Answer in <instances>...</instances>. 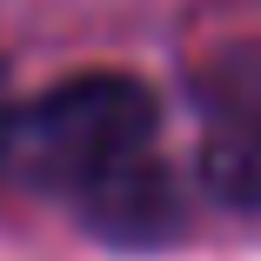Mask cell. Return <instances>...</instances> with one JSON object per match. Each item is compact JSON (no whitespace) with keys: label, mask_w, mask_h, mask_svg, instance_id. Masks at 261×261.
<instances>
[{"label":"cell","mask_w":261,"mask_h":261,"mask_svg":"<svg viewBox=\"0 0 261 261\" xmlns=\"http://www.w3.org/2000/svg\"><path fill=\"white\" fill-rule=\"evenodd\" d=\"M14 127H20V108H14L7 74H0V174H14Z\"/></svg>","instance_id":"4"},{"label":"cell","mask_w":261,"mask_h":261,"mask_svg":"<svg viewBox=\"0 0 261 261\" xmlns=\"http://www.w3.org/2000/svg\"><path fill=\"white\" fill-rule=\"evenodd\" d=\"M67 201L81 207V221H87L100 241H114V248H161V241H174L181 221H188L181 181H174V168H168L154 147L127 154V161H114V168H100V174H94L87 188H74Z\"/></svg>","instance_id":"3"},{"label":"cell","mask_w":261,"mask_h":261,"mask_svg":"<svg viewBox=\"0 0 261 261\" xmlns=\"http://www.w3.org/2000/svg\"><path fill=\"white\" fill-rule=\"evenodd\" d=\"M201 188L221 207H261V54H234L201 81Z\"/></svg>","instance_id":"2"},{"label":"cell","mask_w":261,"mask_h":261,"mask_svg":"<svg viewBox=\"0 0 261 261\" xmlns=\"http://www.w3.org/2000/svg\"><path fill=\"white\" fill-rule=\"evenodd\" d=\"M154 127H161V100H154L147 81H134V74H67L34 108H20L14 174L74 194L100 168L154 147Z\"/></svg>","instance_id":"1"}]
</instances>
